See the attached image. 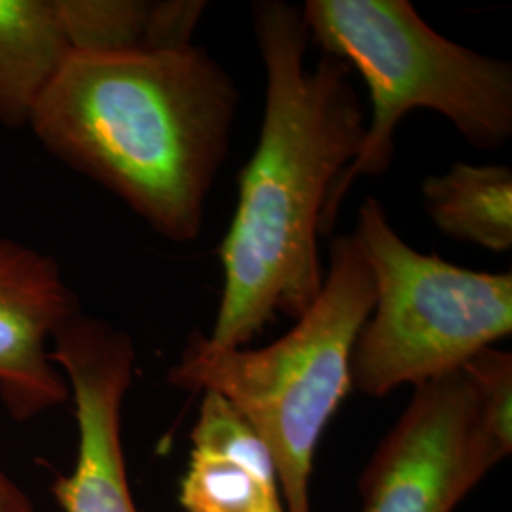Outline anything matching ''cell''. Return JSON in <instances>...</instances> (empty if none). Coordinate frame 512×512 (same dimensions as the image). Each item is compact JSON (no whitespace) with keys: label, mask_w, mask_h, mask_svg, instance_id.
Wrapping results in <instances>:
<instances>
[{"label":"cell","mask_w":512,"mask_h":512,"mask_svg":"<svg viewBox=\"0 0 512 512\" xmlns=\"http://www.w3.org/2000/svg\"><path fill=\"white\" fill-rule=\"evenodd\" d=\"M251 12L266 95L219 247L224 287L207 340L220 348H249L277 315L296 321L321 293L330 198L366 133L348 63L323 54L308 67L302 8L260 0Z\"/></svg>","instance_id":"6da1fadb"},{"label":"cell","mask_w":512,"mask_h":512,"mask_svg":"<svg viewBox=\"0 0 512 512\" xmlns=\"http://www.w3.org/2000/svg\"><path fill=\"white\" fill-rule=\"evenodd\" d=\"M239 92L202 46L74 55L29 122L40 143L173 243L200 238Z\"/></svg>","instance_id":"7a4b0ae2"},{"label":"cell","mask_w":512,"mask_h":512,"mask_svg":"<svg viewBox=\"0 0 512 512\" xmlns=\"http://www.w3.org/2000/svg\"><path fill=\"white\" fill-rule=\"evenodd\" d=\"M376 298L355 232L332 236L321 293L293 329L264 348H220L192 334L167 380L217 393L274 459L287 512H311L317 446L351 391V351Z\"/></svg>","instance_id":"3957f363"},{"label":"cell","mask_w":512,"mask_h":512,"mask_svg":"<svg viewBox=\"0 0 512 512\" xmlns=\"http://www.w3.org/2000/svg\"><path fill=\"white\" fill-rule=\"evenodd\" d=\"M308 35L365 78L370 120L357 158L336 184L327 211L330 234L357 177L385 173L404 116L429 109L482 150L512 137V65L442 37L408 0H308Z\"/></svg>","instance_id":"277c9868"},{"label":"cell","mask_w":512,"mask_h":512,"mask_svg":"<svg viewBox=\"0 0 512 512\" xmlns=\"http://www.w3.org/2000/svg\"><path fill=\"white\" fill-rule=\"evenodd\" d=\"M355 236L376 298L351 351V391L387 397L439 380L512 332V272L490 274L423 255L368 196Z\"/></svg>","instance_id":"5b68a950"},{"label":"cell","mask_w":512,"mask_h":512,"mask_svg":"<svg viewBox=\"0 0 512 512\" xmlns=\"http://www.w3.org/2000/svg\"><path fill=\"white\" fill-rule=\"evenodd\" d=\"M509 458L459 368L414 387L361 475V512H454Z\"/></svg>","instance_id":"8992f818"},{"label":"cell","mask_w":512,"mask_h":512,"mask_svg":"<svg viewBox=\"0 0 512 512\" xmlns=\"http://www.w3.org/2000/svg\"><path fill=\"white\" fill-rule=\"evenodd\" d=\"M50 355L74 399L78 454L71 475L57 476L63 512H139L129 490L122 406L135 348L124 330L82 311L55 330Z\"/></svg>","instance_id":"52a82bcc"},{"label":"cell","mask_w":512,"mask_h":512,"mask_svg":"<svg viewBox=\"0 0 512 512\" xmlns=\"http://www.w3.org/2000/svg\"><path fill=\"white\" fill-rule=\"evenodd\" d=\"M78 313V298L52 256L0 238V399L14 420H33L69 401L50 348L55 330Z\"/></svg>","instance_id":"ba28073f"},{"label":"cell","mask_w":512,"mask_h":512,"mask_svg":"<svg viewBox=\"0 0 512 512\" xmlns=\"http://www.w3.org/2000/svg\"><path fill=\"white\" fill-rule=\"evenodd\" d=\"M190 442L179 490L184 511L287 512L268 448L217 393H202Z\"/></svg>","instance_id":"9c48e42d"},{"label":"cell","mask_w":512,"mask_h":512,"mask_svg":"<svg viewBox=\"0 0 512 512\" xmlns=\"http://www.w3.org/2000/svg\"><path fill=\"white\" fill-rule=\"evenodd\" d=\"M74 55H143L192 46L200 0H57Z\"/></svg>","instance_id":"30bf717a"},{"label":"cell","mask_w":512,"mask_h":512,"mask_svg":"<svg viewBox=\"0 0 512 512\" xmlns=\"http://www.w3.org/2000/svg\"><path fill=\"white\" fill-rule=\"evenodd\" d=\"M71 57L57 0H0V122L29 126Z\"/></svg>","instance_id":"8fae6325"},{"label":"cell","mask_w":512,"mask_h":512,"mask_svg":"<svg viewBox=\"0 0 512 512\" xmlns=\"http://www.w3.org/2000/svg\"><path fill=\"white\" fill-rule=\"evenodd\" d=\"M423 209L446 238L492 253L512 249V169L456 162L421 183Z\"/></svg>","instance_id":"7c38bea8"},{"label":"cell","mask_w":512,"mask_h":512,"mask_svg":"<svg viewBox=\"0 0 512 512\" xmlns=\"http://www.w3.org/2000/svg\"><path fill=\"white\" fill-rule=\"evenodd\" d=\"M461 370L475 387L480 412L488 431L511 456L512 452V355L492 348L478 351Z\"/></svg>","instance_id":"4fadbf2b"},{"label":"cell","mask_w":512,"mask_h":512,"mask_svg":"<svg viewBox=\"0 0 512 512\" xmlns=\"http://www.w3.org/2000/svg\"><path fill=\"white\" fill-rule=\"evenodd\" d=\"M0 512H37L31 499L0 471Z\"/></svg>","instance_id":"5bb4252c"}]
</instances>
